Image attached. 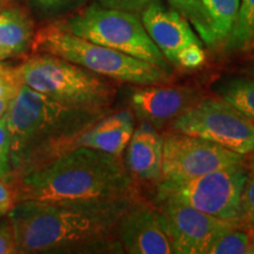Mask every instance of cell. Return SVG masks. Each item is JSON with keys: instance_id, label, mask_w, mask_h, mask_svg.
Returning <instances> with one entry per match:
<instances>
[{"instance_id": "cell-1", "label": "cell", "mask_w": 254, "mask_h": 254, "mask_svg": "<svg viewBox=\"0 0 254 254\" xmlns=\"http://www.w3.org/2000/svg\"><path fill=\"white\" fill-rule=\"evenodd\" d=\"M135 196L101 204L63 205L19 201L7 217L19 254L123 250L117 231Z\"/></svg>"}, {"instance_id": "cell-2", "label": "cell", "mask_w": 254, "mask_h": 254, "mask_svg": "<svg viewBox=\"0 0 254 254\" xmlns=\"http://www.w3.org/2000/svg\"><path fill=\"white\" fill-rule=\"evenodd\" d=\"M17 202L85 205L135 196L122 155L74 147L13 180Z\"/></svg>"}, {"instance_id": "cell-3", "label": "cell", "mask_w": 254, "mask_h": 254, "mask_svg": "<svg viewBox=\"0 0 254 254\" xmlns=\"http://www.w3.org/2000/svg\"><path fill=\"white\" fill-rule=\"evenodd\" d=\"M107 112L75 109L23 85L6 113L15 180L64 152Z\"/></svg>"}, {"instance_id": "cell-4", "label": "cell", "mask_w": 254, "mask_h": 254, "mask_svg": "<svg viewBox=\"0 0 254 254\" xmlns=\"http://www.w3.org/2000/svg\"><path fill=\"white\" fill-rule=\"evenodd\" d=\"M32 45L36 52L60 57L112 80L134 85H161L171 80V71L82 39L58 24L41 28Z\"/></svg>"}, {"instance_id": "cell-5", "label": "cell", "mask_w": 254, "mask_h": 254, "mask_svg": "<svg viewBox=\"0 0 254 254\" xmlns=\"http://www.w3.org/2000/svg\"><path fill=\"white\" fill-rule=\"evenodd\" d=\"M18 67L25 85L75 109L107 112L116 97L107 78L50 53H37Z\"/></svg>"}, {"instance_id": "cell-6", "label": "cell", "mask_w": 254, "mask_h": 254, "mask_svg": "<svg viewBox=\"0 0 254 254\" xmlns=\"http://www.w3.org/2000/svg\"><path fill=\"white\" fill-rule=\"evenodd\" d=\"M58 25L82 39L172 71L136 14L93 4Z\"/></svg>"}, {"instance_id": "cell-7", "label": "cell", "mask_w": 254, "mask_h": 254, "mask_svg": "<svg viewBox=\"0 0 254 254\" xmlns=\"http://www.w3.org/2000/svg\"><path fill=\"white\" fill-rule=\"evenodd\" d=\"M250 178V160L185 180H159L158 195H173L199 211L222 220L244 217V193Z\"/></svg>"}, {"instance_id": "cell-8", "label": "cell", "mask_w": 254, "mask_h": 254, "mask_svg": "<svg viewBox=\"0 0 254 254\" xmlns=\"http://www.w3.org/2000/svg\"><path fill=\"white\" fill-rule=\"evenodd\" d=\"M172 128L207 139L239 154H254V123L222 98L200 99L173 120Z\"/></svg>"}, {"instance_id": "cell-9", "label": "cell", "mask_w": 254, "mask_h": 254, "mask_svg": "<svg viewBox=\"0 0 254 254\" xmlns=\"http://www.w3.org/2000/svg\"><path fill=\"white\" fill-rule=\"evenodd\" d=\"M245 159L246 155L227 150L207 139L173 129L163 134L160 180L177 182L190 179Z\"/></svg>"}, {"instance_id": "cell-10", "label": "cell", "mask_w": 254, "mask_h": 254, "mask_svg": "<svg viewBox=\"0 0 254 254\" xmlns=\"http://www.w3.org/2000/svg\"><path fill=\"white\" fill-rule=\"evenodd\" d=\"M158 201L165 230L176 254H207L217 234L233 221L199 211L173 195H158Z\"/></svg>"}, {"instance_id": "cell-11", "label": "cell", "mask_w": 254, "mask_h": 254, "mask_svg": "<svg viewBox=\"0 0 254 254\" xmlns=\"http://www.w3.org/2000/svg\"><path fill=\"white\" fill-rule=\"evenodd\" d=\"M117 236L127 253H173L160 211L138 200L127 208L120 219Z\"/></svg>"}, {"instance_id": "cell-12", "label": "cell", "mask_w": 254, "mask_h": 254, "mask_svg": "<svg viewBox=\"0 0 254 254\" xmlns=\"http://www.w3.org/2000/svg\"><path fill=\"white\" fill-rule=\"evenodd\" d=\"M128 100L135 116L158 129L194 106L200 94L186 86L138 85Z\"/></svg>"}, {"instance_id": "cell-13", "label": "cell", "mask_w": 254, "mask_h": 254, "mask_svg": "<svg viewBox=\"0 0 254 254\" xmlns=\"http://www.w3.org/2000/svg\"><path fill=\"white\" fill-rule=\"evenodd\" d=\"M141 23L168 63L176 65L178 55L186 46L201 43L186 18L160 1L148 5L141 13Z\"/></svg>"}, {"instance_id": "cell-14", "label": "cell", "mask_w": 254, "mask_h": 254, "mask_svg": "<svg viewBox=\"0 0 254 254\" xmlns=\"http://www.w3.org/2000/svg\"><path fill=\"white\" fill-rule=\"evenodd\" d=\"M125 165L142 182H159L163 167V135L150 123L141 122L127 144Z\"/></svg>"}, {"instance_id": "cell-15", "label": "cell", "mask_w": 254, "mask_h": 254, "mask_svg": "<svg viewBox=\"0 0 254 254\" xmlns=\"http://www.w3.org/2000/svg\"><path fill=\"white\" fill-rule=\"evenodd\" d=\"M134 132V117L129 111L106 114L75 139L74 147H88L122 155Z\"/></svg>"}, {"instance_id": "cell-16", "label": "cell", "mask_w": 254, "mask_h": 254, "mask_svg": "<svg viewBox=\"0 0 254 254\" xmlns=\"http://www.w3.org/2000/svg\"><path fill=\"white\" fill-rule=\"evenodd\" d=\"M34 39L30 15L18 7L0 11V53L4 59L26 53Z\"/></svg>"}, {"instance_id": "cell-17", "label": "cell", "mask_w": 254, "mask_h": 254, "mask_svg": "<svg viewBox=\"0 0 254 254\" xmlns=\"http://www.w3.org/2000/svg\"><path fill=\"white\" fill-rule=\"evenodd\" d=\"M207 254H254V226L246 219L231 221L212 241Z\"/></svg>"}, {"instance_id": "cell-18", "label": "cell", "mask_w": 254, "mask_h": 254, "mask_svg": "<svg viewBox=\"0 0 254 254\" xmlns=\"http://www.w3.org/2000/svg\"><path fill=\"white\" fill-rule=\"evenodd\" d=\"M208 19L207 45L226 41L233 31L239 12L240 0H201Z\"/></svg>"}, {"instance_id": "cell-19", "label": "cell", "mask_w": 254, "mask_h": 254, "mask_svg": "<svg viewBox=\"0 0 254 254\" xmlns=\"http://www.w3.org/2000/svg\"><path fill=\"white\" fill-rule=\"evenodd\" d=\"M230 50H247L254 46V0H241L237 23L226 40Z\"/></svg>"}, {"instance_id": "cell-20", "label": "cell", "mask_w": 254, "mask_h": 254, "mask_svg": "<svg viewBox=\"0 0 254 254\" xmlns=\"http://www.w3.org/2000/svg\"><path fill=\"white\" fill-rule=\"evenodd\" d=\"M220 94L254 123V80L236 79L222 86Z\"/></svg>"}, {"instance_id": "cell-21", "label": "cell", "mask_w": 254, "mask_h": 254, "mask_svg": "<svg viewBox=\"0 0 254 254\" xmlns=\"http://www.w3.org/2000/svg\"><path fill=\"white\" fill-rule=\"evenodd\" d=\"M172 8L179 12L194 26L196 32L206 44L208 43L209 26L204 5L201 0H167Z\"/></svg>"}, {"instance_id": "cell-22", "label": "cell", "mask_w": 254, "mask_h": 254, "mask_svg": "<svg viewBox=\"0 0 254 254\" xmlns=\"http://www.w3.org/2000/svg\"><path fill=\"white\" fill-rule=\"evenodd\" d=\"M24 85L21 80L20 71L18 66H12L0 62V97L11 95L15 97Z\"/></svg>"}, {"instance_id": "cell-23", "label": "cell", "mask_w": 254, "mask_h": 254, "mask_svg": "<svg viewBox=\"0 0 254 254\" xmlns=\"http://www.w3.org/2000/svg\"><path fill=\"white\" fill-rule=\"evenodd\" d=\"M205 62V52L201 47V43H194L186 46L178 55L176 65L179 67L193 69L198 68Z\"/></svg>"}, {"instance_id": "cell-24", "label": "cell", "mask_w": 254, "mask_h": 254, "mask_svg": "<svg viewBox=\"0 0 254 254\" xmlns=\"http://www.w3.org/2000/svg\"><path fill=\"white\" fill-rule=\"evenodd\" d=\"M9 153H11L9 133L5 116L0 119V178H5V179H9V174H11Z\"/></svg>"}, {"instance_id": "cell-25", "label": "cell", "mask_w": 254, "mask_h": 254, "mask_svg": "<svg viewBox=\"0 0 254 254\" xmlns=\"http://www.w3.org/2000/svg\"><path fill=\"white\" fill-rule=\"evenodd\" d=\"M155 1H160V0H98L99 5L104 7L120 9V11L129 12L136 15L142 13V11L148 5Z\"/></svg>"}, {"instance_id": "cell-26", "label": "cell", "mask_w": 254, "mask_h": 254, "mask_svg": "<svg viewBox=\"0 0 254 254\" xmlns=\"http://www.w3.org/2000/svg\"><path fill=\"white\" fill-rule=\"evenodd\" d=\"M0 254H19L14 227L8 217L0 222Z\"/></svg>"}, {"instance_id": "cell-27", "label": "cell", "mask_w": 254, "mask_h": 254, "mask_svg": "<svg viewBox=\"0 0 254 254\" xmlns=\"http://www.w3.org/2000/svg\"><path fill=\"white\" fill-rule=\"evenodd\" d=\"M244 217L254 226V154H251L250 178L244 193Z\"/></svg>"}, {"instance_id": "cell-28", "label": "cell", "mask_w": 254, "mask_h": 254, "mask_svg": "<svg viewBox=\"0 0 254 254\" xmlns=\"http://www.w3.org/2000/svg\"><path fill=\"white\" fill-rule=\"evenodd\" d=\"M0 204L13 206L17 204V190L13 180L0 178Z\"/></svg>"}, {"instance_id": "cell-29", "label": "cell", "mask_w": 254, "mask_h": 254, "mask_svg": "<svg viewBox=\"0 0 254 254\" xmlns=\"http://www.w3.org/2000/svg\"><path fill=\"white\" fill-rule=\"evenodd\" d=\"M31 4L43 12H56L66 8L75 0H30Z\"/></svg>"}, {"instance_id": "cell-30", "label": "cell", "mask_w": 254, "mask_h": 254, "mask_svg": "<svg viewBox=\"0 0 254 254\" xmlns=\"http://www.w3.org/2000/svg\"><path fill=\"white\" fill-rule=\"evenodd\" d=\"M13 99L14 97H11V95H2V97H0V119L6 116Z\"/></svg>"}, {"instance_id": "cell-31", "label": "cell", "mask_w": 254, "mask_h": 254, "mask_svg": "<svg viewBox=\"0 0 254 254\" xmlns=\"http://www.w3.org/2000/svg\"><path fill=\"white\" fill-rule=\"evenodd\" d=\"M12 206L9 205H5V204H0V217H2V215L7 214L9 211H11Z\"/></svg>"}, {"instance_id": "cell-32", "label": "cell", "mask_w": 254, "mask_h": 254, "mask_svg": "<svg viewBox=\"0 0 254 254\" xmlns=\"http://www.w3.org/2000/svg\"><path fill=\"white\" fill-rule=\"evenodd\" d=\"M2 60H5V59H4V57H2L1 53H0V62H2Z\"/></svg>"}, {"instance_id": "cell-33", "label": "cell", "mask_w": 254, "mask_h": 254, "mask_svg": "<svg viewBox=\"0 0 254 254\" xmlns=\"http://www.w3.org/2000/svg\"><path fill=\"white\" fill-rule=\"evenodd\" d=\"M6 1H8V0H0V4H2V2H6Z\"/></svg>"}, {"instance_id": "cell-34", "label": "cell", "mask_w": 254, "mask_h": 254, "mask_svg": "<svg viewBox=\"0 0 254 254\" xmlns=\"http://www.w3.org/2000/svg\"><path fill=\"white\" fill-rule=\"evenodd\" d=\"M252 73H253V74H254V67H253V71H252Z\"/></svg>"}]
</instances>
